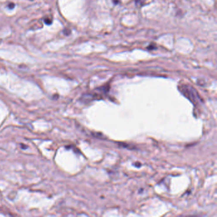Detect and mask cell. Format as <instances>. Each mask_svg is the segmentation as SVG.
Instances as JSON below:
<instances>
[{
	"label": "cell",
	"instance_id": "cell-1",
	"mask_svg": "<svg viewBox=\"0 0 217 217\" xmlns=\"http://www.w3.org/2000/svg\"><path fill=\"white\" fill-rule=\"evenodd\" d=\"M180 90L187 98L192 101L193 102H197V101L199 99L197 93L192 87L188 85H182L180 87Z\"/></svg>",
	"mask_w": 217,
	"mask_h": 217
}]
</instances>
